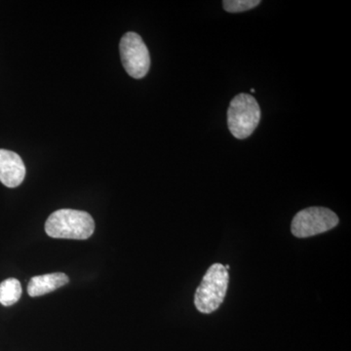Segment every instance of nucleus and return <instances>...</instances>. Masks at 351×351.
<instances>
[{"instance_id": "nucleus-1", "label": "nucleus", "mask_w": 351, "mask_h": 351, "mask_svg": "<svg viewBox=\"0 0 351 351\" xmlns=\"http://www.w3.org/2000/svg\"><path fill=\"white\" fill-rule=\"evenodd\" d=\"M94 230L91 215L80 210H58L45 223V232L53 239L85 240L91 237Z\"/></svg>"}, {"instance_id": "nucleus-2", "label": "nucleus", "mask_w": 351, "mask_h": 351, "mask_svg": "<svg viewBox=\"0 0 351 351\" xmlns=\"http://www.w3.org/2000/svg\"><path fill=\"white\" fill-rule=\"evenodd\" d=\"M228 280L230 276L225 265L221 263H214L211 265L196 290V308L200 313L206 314L216 311L225 300Z\"/></svg>"}, {"instance_id": "nucleus-3", "label": "nucleus", "mask_w": 351, "mask_h": 351, "mask_svg": "<svg viewBox=\"0 0 351 351\" xmlns=\"http://www.w3.org/2000/svg\"><path fill=\"white\" fill-rule=\"evenodd\" d=\"M261 120V108L251 95H237L228 110V125L233 137L243 140L250 137Z\"/></svg>"}, {"instance_id": "nucleus-4", "label": "nucleus", "mask_w": 351, "mask_h": 351, "mask_svg": "<svg viewBox=\"0 0 351 351\" xmlns=\"http://www.w3.org/2000/svg\"><path fill=\"white\" fill-rule=\"evenodd\" d=\"M338 223V216L332 210L324 207H309L295 215L291 230L298 239H306L326 232Z\"/></svg>"}, {"instance_id": "nucleus-5", "label": "nucleus", "mask_w": 351, "mask_h": 351, "mask_svg": "<svg viewBox=\"0 0 351 351\" xmlns=\"http://www.w3.org/2000/svg\"><path fill=\"white\" fill-rule=\"evenodd\" d=\"M119 50L126 73L136 80L145 77L151 68V57L142 38L135 32H127L120 40Z\"/></svg>"}, {"instance_id": "nucleus-6", "label": "nucleus", "mask_w": 351, "mask_h": 351, "mask_svg": "<svg viewBox=\"0 0 351 351\" xmlns=\"http://www.w3.org/2000/svg\"><path fill=\"white\" fill-rule=\"evenodd\" d=\"M25 177V164L19 154L0 149V182L7 188H17Z\"/></svg>"}, {"instance_id": "nucleus-7", "label": "nucleus", "mask_w": 351, "mask_h": 351, "mask_svg": "<svg viewBox=\"0 0 351 351\" xmlns=\"http://www.w3.org/2000/svg\"><path fill=\"white\" fill-rule=\"evenodd\" d=\"M69 276L63 272L34 276L27 286V294L31 297H39V295L48 294L57 289L63 287L69 283Z\"/></svg>"}, {"instance_id": "nucleus-8", "label": "nucleus", "mask_w": 351, "mask_h": 351, "mask_svg": "<svg viewBox=\"0 0 351 351\" xmlns=\"http://www.w3.org/2000/svg\"><path fill=\"white\" fill-rule=\"evenodd\" d=\"M22 295V286L16 278H8L0 283V304L10 306L19 301Z\"/></svg>"}, {"instance_id": "nucleus-9", "label": "nucleus", "mask_w": 351, "mask_h": 351, "mask_svg": "<svg viewBox=\"0 0 351 351\" xmlns=\"http://www.w3.org/2000/svg\"><path fill=\"white\" fill-rule=\"evenodd\" d=\"M260 3V0H225L223 5L226 12L240 13L251 10Z\"/></svg>"}, {"instance_id": "nucleus-10", "label": "nucleus", "mask_w": 351, "mask_h": 351, "mask_svg": "<svg viewBox=\"0 0 351 351\" xmlns=\"http://www.w3.org/2000/svg\"><path fill=\"white\" fill-rule=\"evenodd\" d=\"M251 92H252V93H255V92H256L255 89H254V88H252Z\"/></svg>"}]
</instances>
